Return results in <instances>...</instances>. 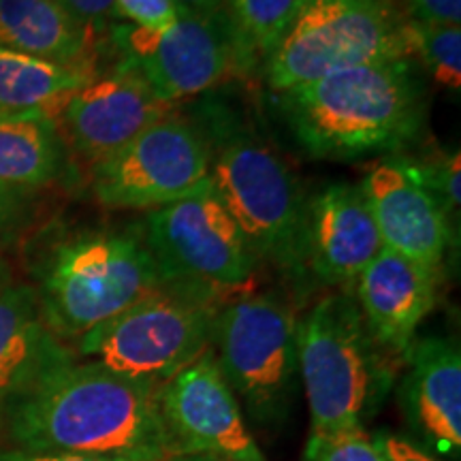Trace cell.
I'll list each match as a JSON object with an SVG mask.
<instances>
[{
	"label": "cell",
	"instance_id": "obj_13",
	"mask_svg": "<svg viewBox=\"0 0 461 461\" xmlns=\"http://www.w3.org/2000/svg\"><path fill=\"white\" fill-rule=\"evenodd\" d=\"M173 112L176 105L160 99L135 67L118 60L109 71L92 75L60 118L71 146L96 165Z\"/></svg>",
	"mask_w": 461,
	"mask_h": 461
},
{
	"label": "cell",
	"instance_id": "obj_25",
	"mask_svg": "<svg viewBox=\"0 0 461 461\" xmlns=\"http://www.w3.org/2000/svg\"><path fill=\"white\" fill-rule=\"evenodd\" d=\"M305 461H387L366 429L336 436H312L305 445Z\"/></svg>",
	"mask_w": 461,
	"mask_h": 461
},
{
	"label": "cell",
	"instance_id": "obj_5",
	"mask_svg": "<svg viewBox=\"0 0 461 461\" xmlns=\"http://www.w3.org/2000/svg\"><path fill=\"white\" fill-rule=\"evenodd\" d=\"M297 363L312 436L363 429L395 376L391 355L374 339L348 291L330 293L299 319Z\"/></svg>",
	"mask_w": 461,
	"mask_h": 461
},
{
	"label": "cell",
	"instance_id": "obj_12",
	"mask_svg": "<svg viewBox=\"0 0 461 461\" xmlns=\"http://www.w3.org/2000/svg\"><path fill=\"white\" fill-rule=\"evenodd\" d=\"M158 406L171 455L265 461L212 348L167 380L158 389Z\"/></svg>",
	"mask_w": 461,
	"mask_h": 461
},
{
	"label": "cell",
	"instance_id": "obj_8",
	"mask_svg": "<svg viewBox=\"0 0 461 461\" xmlns=\"http://www.w3.org/2000/svg\"><path fill=\"white\" fill-rule=\"evenodd\" d=\"M222 303L194 288L167 285L79 338V353L109 370L163 387L212 348Z\"/></svg>",
	"mask_w": 461,
	"mask_h": 461
},
{
	"label": "cell",
	"instance_id": "obj_20",
	"mask_svg": "<svg viewBox=\"0 0 461 461\" xmlns=\"http://www.w3.org/2000/svg\"><path fill=\"white\" fill-rule=\"evenodd\" d=\"M96 68L67 67L0 45V118L41 115L56 120Z\"/></svg>",
	"mask_w": 461,
	"mask_h": 461
},
{
	"label": "cell",
	"instance_id": "obj_27",
	"mask_svg": "<svg viewBox=\"0 0 461 461\" xmlns=\"http://www.w3.org/2000/svg\"><path fill=\"white\" fill-rule=\"evenodd\" d=\"M115 9L120 20L149 31H163L180 15V7L173 0H115Z\"/></svg>",
	"mask_w": 461,
	"mask_h": 461
},
{
	"label": "cell",
	"instance_id": "obj_21",
	"mask_svg": "<svg viewBox=\"0 0 461 461\" xmlns=\"http://www.w3.org/2000/svg\"><path fill=\"white\" fill-rule=\"evenodd\" d=\"M68 171L65 137L56 120L41 115L0 118V184L39 190L60 182Z\"/></svg>",
	"mask_w": 461,
	"mask_h": 461
},
{
	"label": "cell",
	"instance_id": "obj_24",
	"mask_svg": "<svg viewBox=\"0 0 461 461\" xmlns=\"http://www.w3.org/2000/svg\"><path fill=\"white\" fill-rule=\"evenodd\" d=\"M414 176L423 182V186L429 190L438 199V203L445 207L447 216L459 221V173H461V158L459 149L455 152H431L428 157L412 158L408 157Z\"/></svg>",
	"mask_w": 461,
	"mask_h": 461
},
{
	"label": "cell",
	"instance_id": "obj_22",
	"mask_svg": "<svg viewBox=\"0 0 461 461\" xmlns=\"http://www.w3.org/2000/svg\"><path fill=\"white\" fill-rule=\"evenodd\" d=\"M302 3L303 0H224V14L255 68H261L272 54Z\"/></svg>",
	"mask_w": 461,
	"mask_h": 461
},
{
	"label": "cell",
	"instance_id": "obj_29",
	"mask_svg": "<svg viewBox=\"0 0 461 461\" xmlns=\"http://www.w3.org/2000/svg\"><path fill=\"white\" fill-rule=\"evenodd\" d=\"M372 440L387 461H440L425 448L412 445L406 438L389 434V431H378L372 436Z\"/></svg>",
	"mask_w": 461,
	"mask_h": 461
},
{
	"label": "cell",
	"instance_id": "obj_3",
	"mask_svg": "<svg viewBox=\"0 0 461 461\" xmlns=\"http://www.w3.org/2000/svg\"><path fill=\"white\" fill-rule=\"evenodd\" d=\"M193 124L210 154V180L258 261L302 278L305 194L282 154L241 109L203 99Z\"/></svg>",
	"mask_w": 461,
	"mask_h": 461
},
{
	"label": "cell",
	"instance_id": "obj_15",
	"mask_svg": "<svg viewBox=\"0 0 461 461\" xmlns=\"http://www.w3.org/2000/svg\"><path fill=\"white\" fill-rule=\"evenodd\" d=\"M383 250L359 184H330L305 199L302 276L325 286L355 285Z\"/></svg>",
	"mask_w": 461,
	"mask_h": 461
},
{
	"label": "cell",
	"instance_id": "obj_16",
	"mask_svg": "<svg viewBox=\"0 0 461 461\" xmlns=\"http://www.w3.org/2000/svg\"><path fill=\"white\" fill-rule=\"evenodd\" d=\"M73 355L45 322L32 286L0 269V414H9Z\"/></svg>",
	"mask_w": 461,
	"mask_h": 461
},
{
	"label": "cell",
	"instance_id": "obj_14",
	"mask_svg": "<svg viewBox=\"0 0 461 461\" xmlns=\"http://www.w3.org/2000/svg\"><path fill=\"white\" fill-rule=\"evenodd\" d=\"M383 248L440 269L453 244V222L445 207L414 176L406 154L384 157L359 184Z\"/></svg>",
	"mask_w": 461,
	"mask_h": 461
},
{
	"label": "cell",
	"instance_id": "obj_17",
	"mask_svg": "<svg viewBox=\"0 0 461 461\" xmlns=\"http://www.w3.org/2000/svg\"><path fill=\"white\" fill-rule=\"evenodd\" d=\"M403 417L423 445L440 455L461 451V353L451 338L414 339L403 353Z\"/></svg>",
	"mask_w": 461,
	"mask_h": 461
},
{
	"label": "cell",
	"instance_id": "obj_4",
	"mask_svg": "<svg viewBox=\"0 0 461 461\" xmlns=\"http://www.w3.org/2000/svg\"><path fill=\"white\" fill-rule=\"evenodd\" d=\"M37 276L41 314L60 339L82 338L167 286L143 227L67 235L50 248Z\"/></svg>",
	"mask_w": 461,
	"mask_h": 461
},
{
	"label": "cell",
	"instance_id": "obj_30",
	"mask_svg": "<svg viewBox=\"0 0 461 461\" xmlns=\"http://www.w3.org/2000/svg\"><path fill=\"white\" fill-rule=\"evenodd\" d=\"M0 461H113L103 457H90V455H75V453H24L11 451L0 455Z\"/></svg>",
	"mask_w": 461,
	"mask_h": 461
},
{
	"label": "cell",
	"instance_id": "obj_18",
	"mask_svg": "<svg viewBox=\"0 0 461 461\" xmlns=\"http://www.w3.org/2000/svg\"><path fill=\"white\" fill-rule=\"evenodd\" d=\"M438 269L383 250L355 280V299L367 330L391 357H403L436 305Z\"/></svg>",
	"mask_w": 461,
	"mask_h": 461
},
{
	"label": "cell",
	"instance_id": "obj_6",
	"mask_svg": "<svg viewBox=\"0 0 461 461\" xmlns=\"http://www.w3.org/2000/svg\"><path fill=\"white\" fill-rule=\"evenodd\" d=\"M295 308L276 293H240L218 308L212 350L240 406L261 428H280L299 380Z\"/></svg>",
	"mask_w": 461,
	"mask_h": 461
},
{
	"label": "cell",
	"instance_id": "obj_9",
	"mask_svg": "<svg viewBox=\"0 0 461 461\" xmlns=\"http://www.w3.org/2000/svg\"><path fill=\"white\" fill-rule=\"evenodd\" d=\"M143 235L167 285L194 288L222 302L246 293L261 265L216 197L212 180L199 193L149 212Z\"/></svg>",
	"mask_w": 461,
	"mask_h": 461
},
{
	"label": "cell",
	"instance_id": "obj_32",
	"mask_svg": "<svg viewBox=\"0 0 461 461\" xmlns=\"http://www.w3.org/2000/svg\"><path fill=\"white\" fill-rule=\"evenodd\" d=\"M167 461H229L221 457H212V455H197V453H180L167 457Z\"/></svg>",
	"mask_w": 461,
	"mask_h": 461
},
{
	"label": "cell",
	"instance_id": "obj_31",
	"mask_svg": "<svg viewBox=\"0 0 461 461\" xmlns=\"http://www.w3.org/2000/svg\"><path fill=\"white\" fill-rule=\"evenodd\" d=\"M180 7V11H188V14H201L210 15L224 11V0H173Z\"/></svg>",
	"mask_w": 461,
	"mask_h": 461
},
{
	"label": "cell",
	"instance_id": "obj_23",
	"mask_svg": "<svg viewBox=\"0 0 461 461\" xmlns=\"http://www.w3.org/2000/svg\"><path fill=\"white\" fill-rule=\"evenodd\" d=\"M411 56L419 58L436 84L447 90L461 88V28L451 24H425L408 20L406 24Z\"/></svg>",
	"mask_w": 461,
	"mask_h": 461
},
{
	"label": "cell",
	"instance_id": "obj_28",
	"mask_svg": "<svg viewBox=\"0 0 461 461\" xmlns=\"http://www.w3.org/2000/svg\"><path fill=\"white\" fill-rule=\"evenodd\" d=\"M58 3L71 14L79 24L99 37H107V32L120 20L115 0H58Z\"/></svg>",
	"mask_w": 461,
	"mask_h": 461
},
{
	"label": "cell",
	"instance_id": "obj_10",
	"mask_svg": "<svg viewBox=\"0 0 461 461\" xmlns=\"http://www.w3.org/2000/svg\"><path fill=\"white\" fill-rule=\"evenodd\" d=\"M107 39L118 60L135 67L160 99L173 105L255 71L224 11L210 15L180 11L163 31L115 24Z\"/></svg>",
	"mask_w": 461,
	"mask_h": 461
},
{
	"label": "cell",
	"instance_id": "obj_7",
	"mask_svg": "<svg viewBox=\"0 0 461 461\" xmlns=\"http://www.w3.org/2000/svg\"><path fill=\"white\" fill-rule=\"evenodd\" d=\"M408 15L391 0H303L261 71L274 92L342 68L411 56Z\"/></svg>",
	"mask_w": 461,
	"mask_h": 461
},
{
	"label": "cell",
	"instance_id": "obj_2",
	"mask_svg": "<svg viewBox=\"0 0 461 461\" xmlns=\"http://www.w3.org/2000/svg\"><path fill=\"white\" fill-rule=\"evenodd\" d=\"M278 96L293 140L319 160L402 154L428 120V86L412 56L333 71Z\"/></svg>",
	"mask_w": 461,
	"mask_h": 461
},
{
	"label": "cell",
	"instance_id": "obj_1",
	"mask_svg": "<svg viewBox=\"0 0 461 461\" xmlns=\"http://www.w3.org/2000/svg\"><path fill=\"white\" fill-rule=\"evenodd\" d=\"M158 389L99 361H73L7 414L11 438L24 453L167 461L171 445Z\"/></svg>",
	"mask_w": 461,
	"mask_h": 461
},
{
	"label": "cell",
	"instance_id": "obj_19",
	"mask_svg": "<svg viewBox=\"0 0 461 461\" xmlns=\"http://www.w3.org/2000/svg\"><path fill=\"white\" fill-rule=\"evenodd\" d=\"M99 34L58 0H0V45L67 67L96 68Z\"/></svg>",
	"mask_w": 461,
	"mask_h": 461
},
{
	"label": "cell",
	"instance_id": "obj_26",
	"mask_svg": "<svg viewBox=\"0 0 461 461\" xmlns=\"http://www.w3.org/2000/svg\"><path fill=\"white\" fill-rule=\"evenodd\" d=\"M34 214L32 190L11 188L0 184V250L14 244L24 233Z\"/></svg>",
	"mask_w": 461,
	"mask_h": 461
},
{
	"label": "cell",
	"instance_id": "obj_11",
	"mask_svg": "<svg viewBox=\"0 0 461 461\" xmlns=\"http://www.w3.org/2000/svg\"><path fill=\"white\" fill-rule=\"evenodd\" d=\"M210 184V154L193 120L171 113L92 165V193L107 210H158Z\"/></svg>",
	"mask_w": 461,
	"mask_h": 461
}]
</instances>
